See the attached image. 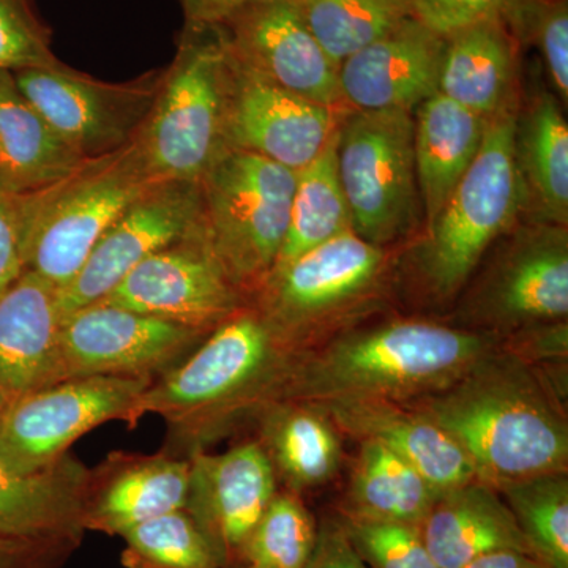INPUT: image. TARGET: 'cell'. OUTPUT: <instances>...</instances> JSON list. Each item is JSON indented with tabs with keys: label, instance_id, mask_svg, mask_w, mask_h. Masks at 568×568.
<instances>
[{
	"label": "cell",
	"instance_id": "34",
	"mask_svg": "<svg viewBox=\"0 0 568 568\" xmlns=\"http://www.w3.org/2000/svg\"><path fill=\"white\" fill-rule=\"evenodd\" d=\"M316 540V519L301 495L278 491L246 538L241 567L305 568Z\"/></svg>",
	"mask_w": 568,
	"mask_h": 568
},
{
	"label": "cell",
	"instance_id": "22",
	"mask_svg": "<svg viewBox=\"0 0 568 568\" xmlns=\"http://www.w3.org/2000/svg\"><path fill=\"white\" fill-rule=\"evenodd\" d=\"M190 459L118 457L92 473L84 529L121 537L126 530L186 506Z\"/></svg>",
	"mask_w": 568,
	"mask_h": 568
},
{
	"label": "cell",
	"instance_id": "40",
	"mask_svg": "<svg viewBox=\"0 0 568 568\" xmlns=\"http://www.w3.org/2000/svg\"><path fill=\"white\" fill-rule=\"evenodd\" d=\"M28 194L0 189V295L28 271Z\"/></svg>",
	"mask_w": 568,
	"mask_h": 568
},
{
	"label": "cell",
	"instance_id": "41",
	"mask_svg": "<svg viewBox=\"0 0 568 568\" xmlns=\"http://www.w3.org/2000/svg\"><path fill=\"white\" fill-rule=\"evenodd\" d=\"M500 349L538 369L562 364V361L567 362L568 355L567 321L536 325L503 336Z\"/></svg>",
	"mask_w": 568,
	"mask_h": 568
},
{
	"label": "cell",
	"instance_id": "23",
	"mask_svg": "<svg viewBox=\"0 0 568 568\" xmlns=\"http://www.w3.org/2000/svg\"><path fill=\"white\" fill-rule=\"evenodd\" d=\"M22 95L73 151L88 160L118 151L126 136L118 95L61 67L13 73Z\"/></svg>",
	"mask_w": 568,
	"mask_h": 568
},
{
	"label": "cell",
	"instance_id": "24",
	"mask_svg": "<svg viewBox=\"0 0 568 568\" xmlns=\"http://www.w3.org/2000/svg\"><path fill=\"white\" fill-rule=\"evenodd\" d=\"M420 532L440 568H463L499 549L532 555L506 500L478 478L440 491L422 521Z\"/></svg>",
	"mask_w": 568,
	"mask_h": 568
},
{
	"label": "cell",
	"instance_id": "3",
	"mask_svg": "<svg viewBox=\"0 0 568 568\" xmlns=\"http://www.w3.org/2000/svg\"><path fill=\"white\" fill-rule=\"evenodd\" d=\"M499 345V336L429 321L351 328L301 355L282 399L409 403L457 383Z\"/></svg>",
	"mask_w": 568,
	"mask_h": 568
},
{
	"label": "cell",
	"instance_id": "35",
	"mask_svg": "<svg viewBox=\"0 0 568 568\" xmlns=\"http://www.w3.org/2000/svg\"><path fill=\"white\" fill-rule=\"evenodd\" d=\"M121 537L126 568H223L185 508L141 523Z\"/></svg>",
	"mask_w": 568,
	"mask_h": 568
},
{
	"label": "cell",
	"instance_id": "20",
	"mask_svg": "<svg viewBox=\"0 0 568 568\" xmlns=\"http://www.w3.org/2000/svg\"><path fill=\"white\" fill-rule=\"evenodd\" d=\"M91 477L67 455L32 473L0 458V537L80 545Z\"/></svg>",
	"mask_w": 568,
	"mask_h": 568
},
{
	"label": "cell",
	"instance_id": "46",
	"mask_svg": "<svg viewBox=\"0 0 568 568\" xmlns=\"http://www.w3.org/2000/svg\"><path fill=\"white\" fill-rule=\"evenodd\" d=\"M13 402L11 396L7 394L6 388L0 386V422L6 416L7 409H9L10 403Z\"/></svg>",
	"mask_w": 568,
	"mask_h": 568
},
{
	"label": "cell",
	"instance_id": "17",
	"mask_svg": "<svg viewBox=\"0 0 568 568\" xmlns=\"http://www.w3.org/2000/svg\"><path fill=\"white\" fill-rule=\"evenodd\" d=\"M230 61L227 149L256 153L295 173L304 170L338 130L335 108L276 88L231 55Z\"/></svg>",
	"mask_w": 568,
	"mask_h": 568
},
{
	"label": "cell",
	"instance_id": "12",
	"mask_svg": "<svg viewBox=\"0 0 568 568\" xmlns=\"http://www.w3.org/2000/svg\"><path fill=\"white\" fill-rule=\"evenodd\" d=\"M568 315L567 226L540 224L518 234L467 304V331L503 338Z\"/></svg>",
	"mask_w": 568,
	"mask_h": 568
},
{
	"label": "cell",
	"instance_id": "13",
	"mask_svg": "<svg viewBox=\"0 0 568 568\" xmlns=\"http://www.w3.org/2000/svg\"><path fill=\"white\" fill-rule=\"evenodd\" d=\"M203 224L201 183L159 182L108 227L78 275L59 290L62 317L97 304L152 254Z\"/></svg>",
	"mask_w": 568,
	"mask_h": 568
},
{
	"label": "cell",
	"instance_id": "8",
	"mask_svg": "<svg viewBox=\"0 0 568 568\" xmlns=\"http://www.w3.org/2000/svg\"><path fill=\"white\" fill-rule=\"evenodd\" d=\"M386 265V248L345 231L268 276L256 308L284 342L306 353L334 338L375 293Z\"/></svg>",
	"mask_w": 568,
	"mask_h": 568
},
{
	"label": "cell",
	"instance_id": "27",
	"mask_svg": "<svg viewBox=\"0 0 568 568\" xmlns=\"http://www.w3.org/2000/svg\"><path fill=\"white\" fill-rule=\"evenodd\" d=\"M260 439L287 489L324 487L342 466V435L324 410L310 403L280 399L256 416Z\"/></svg>",
	"mask_w": 568,
	"mask_h": 568
},
{
	"label": "cell",
	"instance_id": "39",
	"mask_svg": "<svg viewBox=\"0 0 568 568\" xmlns=\"http://www.w3.org/2000/svg\"><path fill=\"white\" fill-rule=\"evenodd\" d=\"M525 39L536 40L560 102L568 100L567 0H536Z\"/></svg>",
	"mask_w": 568,
	"mask_h": 568
},
{
	"label": "cell",
	"instance_id": "28",
	"mask_svg": "<svg viewBox=\"0 0 568 568\" xmlns=\"http://www.w3.org/2000/svg\"><path fill=\"white\" fill-rule=\"evenodd\" d=\"M517 41L503 21L480 22L448 37L437 92L481 118H493L506 108Z\"/></svg>",
	"mask_w": 568,
	"mask_h": 568
},
{
	"label": "cell",
	"instance_id": "1",
	"mask_svg": "<svg viewBox=\"0 0 568 568\" xmlns=\"http://www.w3.org/2000/svg\"><path fill=\"white\" fill-rule=\"evenodd\" d=\"M491 487L567 473L568 422L549 377L497 347L457 383L414 399Z\"/></svg>",
	"mask_w": 568,
	"mask_h": 568
},
{
	"label": "cell",
	"instance_id": "47",
	"mask_svg": "<svg viewBox=\"0 0 568 568\" xmlns=\"http://www.w3.org/2000/svg\"><path fill=\"white\" fill-rule=\"evenodd\" d=\"M237 568H265V567H257V566H242Z\"/></svg>",
	"mask_w": 568,
	"mask_h": 568
},
{
	"label": "cell",
	"instance_id": "36",
	"mask_svg": "<svg viewBox=\"0 0 568 568\" xmlns=\"http://www.w3.org/2000/svg\"><path fill=\"white\" fill-rule=\"evenodd\" d=\"M414 20L448 39L485 21L506 22L518 40H525L536 0H407Z\"/></svg>",
	"mask_w": 568,
	"mask_h": 568
},
{
	"label": "cell",
	"instance_id": "30",
	"mask_svg": "<svg viewBox=\"0 0 568 568\" xmlns=\"http://www.w3.org/2000/svg\"><path fill=\"white\" fill-rule=\"evenodd\" d=\"M515 156L526 201L541 222L567 226L568 126L555 97L541 93L517 121Z\"/></svg>",
	"mask_w": 568,
	"mask_h": 568
},
{
	"label": "cell",
	"instance_id": "18",
	"mask_svg": "<svg viewBox=\"0 0 568 568\" xmlns=\"http://www.w3.org/2000/svg\"><path fill=\"white\" fill-rule=\"evenodd\" d=\"M446 39L409 18L339 65L343 102L355 111L413 112L439 89Z\"/></svg>",
	"mask_w": 568,
	"mask_h": 568
},
{
	"label": "cell",
	"instance_id": "31",
	"mask_svg": "<svg viewBox=\"0 0 568 568\" xmlns=\"http://www.w3.org/2000/svg\"><path fill=\"white\" fill-rule=\"evenodd\" d=\"M336 145L338 130L323 152L308 166L298 171L286 237L272 274L282 271L310 250L353 230L349 207L339 181Z\"/></svg>",
	"mask_w": 568,
	"mask_h": 568
},
{
	"label": "cell",
	"instance_id": "10",
	"mask_svg": "<svg viewBox=\"0 0 568 568\" xmlns=\"http://www.w3.org/2000/svg\"><path fill=\"white\" fill-rule=\"evenodd\" d=\"M152 376H88L17 396L0 422V458L22 473L65 457L74 440L111 420H129Z\"/></svg>",
	"mask_w": 568,
	"mask_h": 568
},
{
	"label": "cell",
	"instance_id": "5",
	"mask_svg": "<svg viewBox=\"0 0 568 568\" xmlns=\"http://www.w3.org/2000/svg\"><path fill=\"white\" fill-rule=\"evenodd\" d=\"M515 126L517 118L507 108L488 119L476 160L429 224L416 253L420 282L439 301L462 291L489 245L510 227L526 203L515 156Z\"/></svg>",
	"mask_w": 568,
	"mask_h": 568
},
{
	"label": "cell",
	"instance_id": "9",
	"mask_svg": "<svg viewBox=\"0 0 568 568\" xmlns=\"http://www.w3.org/2000/svg\"><path fill=\"white\" fill-rule=\"evenodd\" d=\"M336 155L354 233L383 248L405 237L420 209L410 112L355 111L338 125Z\"/></svg>",
	"mask_w": 568,
	"mask_h": 568
},
{
	"label": "cell",
	"instance_id": "32",
	"mask_svg": "<svg viewBox=\"0 0 568 568\" xmlns=\"http://www.w3.org/2000/svg\"><path fill=\"white\" fill-rule=\"evenodd\" d=\"M302 13L336 69L395 31L410 14L407 0H301Z\"/></svg>",
	"mask_w": 568,
	"mask_h": 568
},
{
	"label": "cell",
	"instance_id": "19",
	"mask_svg": "<svg viewBox=\"0 0 568 568\" xmlns=\"http://www.w3.org/2000/svg\"><path fill=\"white\" fill-rule=\"evenodd\" d=\"M317 407L331 418L339 435L353 437L357 443L381 444L409 463L437 493L477 478L457 443L407 403L361 399Z\"/></svg>",
	"mask_w": 568,
	"mask_h": 568
},
{
	"label": "cell",
	"instance_id": "7",
	"mask_svg": "<svg viewBox=\"0 0 568 568\" xmlns=\"http://www.w3.org/2000/svg\"><path fill=\"white\" fill-rule=\"evenodd\" d=\"M155 183L132 144L29 193L28 271L65 287L108 227Z\"/></svg>",
	"mask_w": 568,
	"mask_h": 568
},
{
	"label": "cell",
	"instance_id": "14",
	"mask_svg": "<svg viewBox=\"0 0 568 568\" xmlns=\"http://www.w3.org/2000/svg\"><path fill=\"white\" fill-rule=\"evenodd\" d=\"M209 335L244 308V294L230 282L204 237H189L152 254L103 301Z\"/></svg>",
	"mask_w": 568,
	"mask_h": 568
},
{
	"label": "cell",
	"instance_id": "43",
	"mask_svg": "<svg viewBox=\"0 0 568 568\" xmlns=\"http://www.w3.org/2000/svg\"><path fill=\"white\" fill-rule=\"evenodd\" d=\"M305 568H368L355 552L336 515L317 525V540Z\"/></svg>",
	"mask_w": 568,
	"mask_h": 568
},
{
	"label": "cell",
	"instance_id": "2",
	"mask_svg": "<svg viewBox=\"0 0 568 568\" xmlns=\"http://www.w3.org/2000/svg\"><path fill=\"white\" fill-rule=\"evenodd\" d=\"M302 351L276 334L256 306H244L164 372L133 406L126 424L163 417L193 452L280 402Z\"/></svg>",
	"mask_w": 568,
	"mask_h": 568
},
{
	"label": "cell",
	"instance_id": "45",
	"mask_svg": "<svg viewBox=\"0 0 568 568\" xmlns=\"http://www.w3.org/2000/svg\"><path fill=\"white\" fill-rule=\"evenodd\" d=\"M463 568H548L536 556L517 549H499L474 559Z\"/></svg>",
	"mask_w": 568,
	"mask_h": 568
},
{
	"label": "cell",
	"instance_id": "33",
	"mask_svg": "<svg viewBox=\"0 0 568 568\" xmlns=\"http://www.w3.org/2000/svg\"><path fill=\"white\" fill-rule=\"evenodd\" d=\"M532 555L548 568H568V476L541 474L496 487Z\"/></svg>",
	"mask_w": 568,
	"mask_h": 568
},
{
	"label": "cell",
	"instance_id": "21",
	"mask_svg": "<svg viewBox=\"0 0 568 568\" xmlns=\"http://www.w3.org/2000/svg\"><path fill=\"white\" fill-rule=\"evenodd\" d=\"M61 324L59 290L36 272L0 295V386L11 399L54 383Z\"/></svg>",
	"mask_w": 568,
	"mask_h": 568
},
{
	"label": "cell",
	"instance_id": "37",
	"mask_svg": "<svg viewBox=\"0 0 568 568\" xmlns=\"http://www.w3.org/2000/svg\"><path fill=\"white\" fill-rule=\"evenodd\" d=\"M336 518L368 568H440L426 548L420 526Z\"/></svg>",
	"mask_w": 568,
	"mask_h": 568
},
{
	"label": "cell",
	"instance_id": "38",
	"mask_svg": "<svg viewBox=\"0 0 568 568\" xmlns=\"http://www.w3.org/2000/svg\"><path fill=\"white\" fill-rule=\"evenodd\" d=\"M50 32L37 17L32 0H0V71L54 69Z\"/></svg>",
	"mask_w": 568,
	"mask_h": 568
},
{
	"label": "cell",
	"instance_id": "15",
	"mask_svg": "<svg viewBox=\"0 0 568 568\" xmlns=\"http://www.w3.org/2000/svg\"><path fill=\"white\" fill-rule=\"evenodd\" d=\"M216 28L242 69L325 106L343 102L338 69L306 26L301 0L257 3Z\"/></svg>",
	"mask_w": 568,
	"mask_h": 568
},
{
	"label": "cell",
	"instance_id": "11",
	"mask_svg": "<svg viewBox=\"0 0 568 568\" xmlns=\"http://www.w3.org/2000/svg\"><path fill=\"white\" fill-rule=\"evenodd\" d=\"M205 336L106 302L82 306L62 317L54 383L88 376L153 377L178 365Z\"/></svg>",
	"mask_w": 568,
	"mask_h": 568
},
{
	"label": "cell",
	"instance_id": "16",
	"mask_svg": "<svg viewBox=\"0 0 568 568\" xmlns=\"http://www.w3.org/2000/svg\"><path fill=\"white\" fill-rule=\"evenodd\" d=\"M274 466L257 440L220 455L193 452L185 510L223 568L241 567L246 538L274 499Z\"/></svg>",
	"mask_w": 568,
	"mask_h": 568
},
{
	"label": "cell",
	"instance_id": "25",
	"mask_svg": "<svg viewBox=\"0 0 568 568\" xmlns=\"http://www.w3.org/2000/svg\"><path fill=\"white\" fill-rule=\"evenodd\" d=\"M487 123L488 119L439 92L418 106L414 119V162L420 207L428 226L476 160Z\"/></svg>",
	"mask_w": 568,
	"mask_h": 568
},
{
	"label": "cell",
	"instance_id": "26",
	"mask_svg": "<svg viewBox=\"0 0 568 568\" xmlns=\"http://www.w3.org/2000/svg\"><path fill=\"white\" fill-rule=\"evenodd\" d=\"M91 160L70 148L0 71V189L29 194L65 181Z\"/></svg>",
	"mask_w": 568,
	"mask_h": 568
},
{
	"label": "cell",
	"instance_id": "44",
	"mask_svg": "<svg viewBox=\"0 0 568 568\" xmlns=\"http://www.w3.org/2000/svg\"><path fill=\"white\" fill-rule=\"evenodd\" d=\"M264 2L272 0H181L186 24L200 28H216L239 11Z\"/></svg>",
	"mask_w": 568,
	"mask_h": 568
},
{
	"label": "cell",
	"instance_id": "6",
	"mask_svg": "<svg viewBox=\"0 0 568 568\" xmlns=\"http://www.w3.org/2000/svg\"><path fill=\"white\" fill-rule=\"evenodd\" d=\"M297 173L256 153L230 149L201 181L204 237L230 282L260 293L290 224Z\"/></svg>",
	"mask_w": 568,
	"mask_h": 568
},
{
	"label": "cell",
	"instance_id": "4",
	"mask_svg": "<svg viewBox=\"0 0 568 568\" xmlns=\"http://www.w3.org/2000/svg\"><path fill=\"white\" fill-rule=\"evenodd\" d=\"M231 61L219 28L186 24L173 69L133 142L153 182L201 183L224 152Z\"/></svg>",
	"mask_w": 568,
	"mask_h": 568
},
{
	"label": "cell",
	"instance_id": "29",
	"mask_svg": "<svg viewBox=\"0 0 568 568\" xmlns=\"http://www.w3.org/2000/svg\"><path fill=\"white\" fill-rule=\"evenodd\" d=\"M436 491L409 463L381 444L358 443L345 497L336 515L355 521L420 526Z\"/></svg>",
	"mask_w": 568,
	"mask_h": 568
},
{
	"label": "cell",
	"instance_id": "42",
	"mask_svg": "<svg viewBox=\"0 0 568 568\" xmlns=\"http://www.w3.org/2000/svg\"><path fill=\"white\" fill-rule=\"evenodd\" d=\"M77 547L73 541L0 537V568H61Z\"/></svg>",
	"mask_w": 568,
	"mask_h": 568
}]
</instances>
